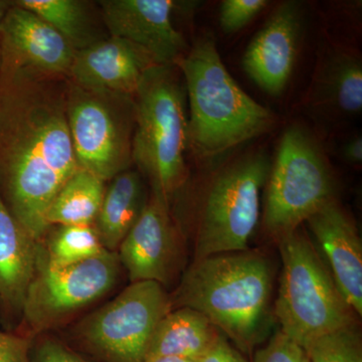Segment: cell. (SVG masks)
<instances>
[{"label":"cell","instance_id":"obj_1","mask_svg":"<svg viewBox=\"0 0 362 362\" xmlns=\"http://www.w3.org/2000/svg\"><path fill=\"white\" fill-rule=\"evenodd\" d=\"M68 78L0 71V195L40 242L47 213L80 169L66 121Z\"/></svg>","mask_w":362,"mask_h":362},{"label":"cell","instance_id":"obj_2","mask_svg":"<svg viewBox=\"0 0 362 362\" xmlns=\"http://www.w3.org/2000/svg\"><path fill=\"white\" fill-rule=\"evenodd\" d=\"M273 286L270 261L254 252H225L194 259L171 306L206 317L242 351L265 339Z\"/></svg>","mask_w":362,"mask_h":362},{"label":"cell","instance_id":"obj_3","mask_svg":"<svg viewBox=\"0 0 362 362\" xmlns=\"http://www.w3.org/2000/svg\"><path fill=\"white\" fill-rule=\"evenodd\" d=\"M189 101L188 143L207 159L265 134L276 117L233 80L211 37H202L176 64Z\"/></svg>","mask_w":362,"mask_h":362},{"label":"cell","instance_id":"obj_4","mask_svg":"<svg viewBox=\"0 0 362 362\" xmlns=\"http://www.w3.org/2000/svg\"><path fill=\"white\" fill-rule=\"evenodd\" d=\"M175 69L152 66L134 96L133 163L149 178L153 194L168 202L188 175L185 90Z\"/></svg>","mask_w":362,"mask_h":362},{"label":"cell","instance_id":"obj_5","mask_svg":"<svg viewBox=\"0 0 362 362\" xmlns=\"http://www.w3.org/2000/svg\"><path fill=\"white\" fill-rule=\"evenodd\" d=\"M283 272L275 313L281 331L300 346L356 322L324 259L299 228L278 240Z\"/></svg>","mask_w":362,"mask_h":362},{"label":"cell","instance_id":"obj_6","mask_svg":"<svg viewBox=\"0 0 362 362\" xmlns=\"http://www.w3.org/2000/svg\"><path fill=\"white\" fill-rule=\"evenodd\" d=\"M266 183L264 226L277 240L335 199L334 180L322 147L298 124L283 134Z\"/></svg>","mask_w":362,"mask_h":362},{"label":"cell","instance_id":"obj_7","mask_svg":"<svg viewBox=\"0 0 362 362\" xmlns=\"http://www.w3.org/2000/svg\"><path fill=\"white\" fill-rule=\"evenodd\" d=\"M270 168L265 152H250L214 175L202 204L195 259L246 251L258 225L262 188Z\"/></svg>","mask_w":362,"mask_h":362},{"label":"cell","instance_id":"obj_8","mask_svg":"<svg viewBox=\"0 0 362 362\" xmlns=\"http://www.w3.org/2000/svg\"><path fill=\"white\" fill-rule=\"evenodd\" d=\"M66 121L81 168L106 182L133 164L134 97L66 87Z\"/></svg>","mask_w":362,"mask_h":362},{"label":"cell","instance_id":"obj_9","mask_svg":"<svg viewBox=\"0 0 362 362\" xmlns=\"http://www.w3.org/2000/svg\"><path fill=\"white\" fill-rule=\"evenodd\" d=\"M171 299L154 281L132 283L81 324L80 334L111 362H145L157 325Z\"/></svg>","mask_w":362,"mask_h":362},{"label":"cell","instance_id":"obj_10","mask_svg":"<svg viewBox=\"0 0 362 362\" xmlns=\"http://www.w3.org/2000/svg\"><path fill=\"white\" fill-rule=\"evenodd\" d=\"M118 254L100 256L64 268H51L42 259V247L21 312L33 332L52 328L71 314L110 291L118 278Z\"/></svg>","mask_w":362,"mask_h":362},{"label":"cell","instance_id":"obj_11","mask_svg":"<svg viewBox=\"0 0 362 362\" xmlns=\"http://www.w3.org/2000/svg\"><path fill=\"white\" fill-rule=\"evenodd\" d=\"M76 52L39 16L11 1L0 26V71L68 78Z\"/></svg>","mask_w":362,"mask_h":362},{"label":"cell","instance_id":"obj_12","mask_svg":"<svg viewBox=\"0 0 362 362\" xmlns=\"http://www.w3.org/2000/svg\"><path fill=\"white\" fill-rule=\"evenodd\" d=\"M99 6L108 35L142 47L157 65L176 66L187 54L185 40L173 25V0H102Z\"/></svg>","mask_w":362,"mask_h":362},{"label":"cell","instance_id":"obj_13","mask_svg":"<svg viewBox=\"0 0 362 362\" xmlns=\"http://www.w3.org/2000/svg\"><path fill=\"white\" fill-rule=\"evenodd\" d=\"M302 35L299 4L286 1L276 7L250 42L243 66L250 78L272 96L285 90L296 64Z\"/></svg>","mask_w":362,"mask_h":362},{"label":"cell","instance_id":"obj_14","mask_svg":"<svg viewBox=\"0 0 362 362\" xmlns=\"http://www.w3.org/2000/svg\"><path fill=\"white\" fill-rule=\"evenodd\" d=\"M333 281L357 315L362 314V246L354 221L333 199L306 221Z\"/></svg>","mask_w":362,"mask_h":362},{"label":"cell","instance_id":"obj_15","mask_svg":"<svg viewBox=\"0 0 362 362\" xmlns=\"http://www.w3.org/2000/svg\"><path fill=\"white\" fill-rule=\"evenodd\" d=\"M157 66L148 52L110 37L76 52L69 80L92 90L134 97L145 74Z\"/></svg>","mask_w":362,"mask_h":362},{"label":"cell","instance_id":"obj_16","mask_svg":"<svg viewBox=\"0 0 362 362\" xmlns=\"http://www.w3.org/2000/svg\"><path fill=\"white\" fill-rule=\"evenodd\" d=\"M118 251L119 261L127 270L131 282H168L175 240L168 202L160 195L152 192Z\"/></svg>","mask_w":362,"mask_h":362},{"label":"cell","instance_id":"obj_17","mask_svg":"<svg viewBox=\"0 0 362 362\" xmlns=\"http://www.w3.org/2000/svg\"><path fill=\"white\" fill-rule=\"evenodd\" d=\"M40 247V242L28 235L0 195V302L6 308L21 312L37 273Z\"/></svg>","mask_w":362,"mask_h":362},{"label":"cell","instance_id":"obj_18","mask_svg":"<svg viewBox=\"0 0 362 362\" xmlns=\"http://www.w3.org/2000/svg\"><path fill=\"white\" fill-rule=\"evenodd\" d=\"M221 335V331L206 316L181 307L169 311L157 325L147 358L171 356L199 361Z\"/></svg>","mask_w":362,"mask_h":362},{"label":"cell","instance_id":"obj_19","mask_svg":"<svg viewBox=\"0 0 362 362\" xmlns=\"http://www.w3.org/2000/svg\"><path fill=\"white\" fill-rule=\"evenodd\" d=\"M141 177L129 169L119 173L105 190L94 228L102 245L115 252L146 206Z\"/></svg>","mask_w":362,"mask_h":362},{"label":"cell","instance_id":"obj_20","mask_svg":"<svg viewBox=\"0 0 362 362\" xmlns=\"http://www.w3.org/2000/svg\"><path fill=\"white\" fill-rule=\"evenodd\" d=\"M313 90L316 104L345 114L361 111L362 66L357 54L330 52L317 71Z\"/></svg>","mask_w":362,"mask_h":362},{"label":"cell","instance_id":"obj_21","mask_svg":"<svg viewBox=\"0 0 362 362\" xmlns=\"http://www.w3.org/2000/svg\"><path fill=\"white\" fill-rule=\"evenodd\" d=\"M14 4L33 11L65 37L76 52L105 39L99 16L83 0H16Z\"/></svg>","mask_w":362,"mask_h":362},{"label":"cell","instance_id":"obj_22","mask_svg":"<svg viewBox=\"0 0 362 362\" xmlns=\"http://www.w3.org/2000/svg\"><path fill=\"white\" fill-rule=\"evenodd\" d=\"M105 190V181L85 169H78L49 206L47 225L94 226Z\"/></svg>","mask_w":362,"mask_h":362},{"label":"cell","instance_id":"obj_23","mask_svg":"<svg viewBox=\"0 0 362 362\" xmlns=\"http://www.w3.org/2000/svg\"><path fill=\"white\" fill-rule=\"evenodd\" d=\"M94 226H59L42 247V259L51 268H64L103 254Z\"/></svg>","mask_w":362,"mask_h":362},{"label":"cell","instance_id":"obj_24","mask_svg":"<svg viewBox=\"0 0 362 362\" xmlns=\"http://www.w3.org/2000/svg\"><path fill=\"white\" fill-rule=\"evenodd\" d=\"M304 349L309 362H362L361 333L354 322L317 338Z\"/></svg>","mask_w":362,"mask_h":362},{"label":"cell","instance_id":"obj_25","mask_svg":"<svg viewBox=\"0 0 362 362\" xmlns=\"http://www.w3.org/2000/svg\"><path fill=\"white\" fill-rule=\"evenodd\" d=\"M267 0H225L220 8V25L226 33H235L252 23L266 8Z\"/></svg>","mask_w":362,"mask_h":362},{"label":"cell","instance_id":"obj_26","mask_svg":"<svg viewBox=\"0 0 362 362\" xmlns=\"http://www.w3.org/2000/svg\"><path fill=\"white\" fill-rule=\"evenodd\" d=\"M254 362H309L303 347L278 331L263 349L255 354Z\"/></svg>","mask_w":362,"mask_h":362},{"label":"cell","instance_id":"obj_27","mask_svg":"<svg viewBox=\"0 0 362 362\" xmlns=\"http://www.w3.org/2000/svg\"><path fill=\"white\" fill-rule=\"evenodd\" d=\"M0 362H30L25 338L0 331Z\"/></svg>","mask_w":362,"mask_h":362},{"label":"cell","instance_id":"obj_28","mask_svg":"<svg viewBox=\"0 0 362 362\" xmlns=\"http://www.w3.org/2000/svg\"><path fill=\"white\" fill-rule=\"evenodd\" d=\"M199 362H247L244 356L221 335L213 347L199 359Z\"/></svg>","mask_w":362,"mask_h":362},{"label":"cell","instance_id":"obj_29","mask_svg":"<svg viewBox=\"0 0 362 362\" xmlns=\"http://www.w3.org/2000/svg\"><path fill=\"white\" fill-rule=\"evenodd\" d=\"M37 362H86L70 349L56 341L42 343L37 351Z\"/></svg>","mask_w":362,"mask_h":362},{"label":"cell","instance_id":"obj_30","mask_svg":"<svg viewBox=\"0 0 362 362\" xmlns=\"http://www.w3.org/2000/svg\"><path fill=\"white\" fill-rule=\"evenodd\" d=\"M343 156L350 163L361 164L362 160V140L361 136H356L345 144Z\"/></svg>","mask_w":362,"mask_h":362},{"label":"cell","instance_id":"obj_31","mask_svg":"<svg viewBox=\"0 0 362 362\" xmlns=\"http://www.w3.org/2000/svg\"><path fill=\"white\" fill-rule=\"evenodd\" d=\"M145 362H199L194 359L180 358V357L156 356L149 357Z\"/></svg>","mask_w":362,"mask_h":362},{"label":"cell","instance_id":"obj_32","mask_svg":"<svg viewBox=\"0 0 362 362\" xmlns=\"http://www.w3.org/2000/svg\"><path fill=\"white\" fill-rule=\"evenodd\" d=\"M11 6V1L8 0H0V26H1L2 21H4V16L8 11L9 7ZM1 62V59H0Z\"/></svg>","mask_w":362,"mask_h":362}]
</instances>
